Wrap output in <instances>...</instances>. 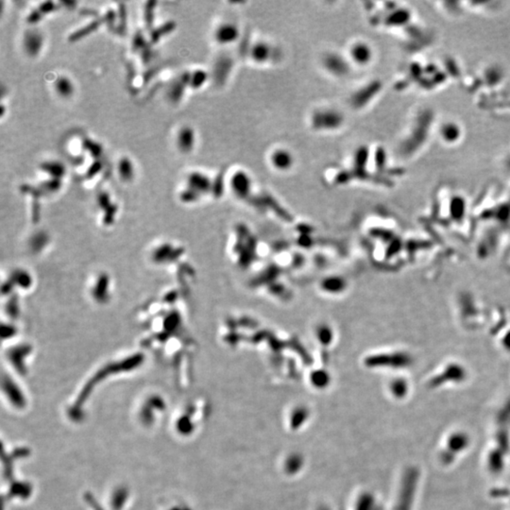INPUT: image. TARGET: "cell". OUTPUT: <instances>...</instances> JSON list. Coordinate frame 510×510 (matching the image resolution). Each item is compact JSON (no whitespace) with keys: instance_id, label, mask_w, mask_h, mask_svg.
<instances>
[{"instance_id":"1","label":"cell","mask_w":510,"mask_h":510,"mask_svg":"<svg viewBox=\"0 0 510 510\" xmlns=\"http://www.w3.org/2000/svg\"><path fill=\"white\" fill-rule=\"evenodd\" d=\"M44 45L43 33L38 29H29L23 35V48L26 55L34 58L39 55Z\"/></svg>"},{"instance_id":"2","label":"cell","mask_w":510,"mask_h":510,"mask_svg":"<svg viewBox=\"0 0 510 510\" xmlns=\"http://www.w3.org/2000/svg\"><path fill=\"white\" fill-rule=\"evenodd\" d=\"M269 163L277 171L286 172L293 167L295 164L294 156L292 152L287 149H275L269 155Z\"/></svg>"},{"instance_id":"3","label":"cell","mask_w":510,"mask_h":510,"mask_svg":"<svg viewBox=\"0 0 510 510\" xmlns=\"http://www.w3.org/2000/svg\"><path fill=\"white\" fill-rule=\"evenodd\" d=\"M190 77L189 72H183L171 82L167 90V98L171 103L177 104L183 99L186 87L190 85Z\"/></svg>"},{"instance_id":"4","label":"cell","mask_w":510,"mask_h":510,"mask_svg":"<svg viewBox=\"0 0 510 510\" xmlns=\"http://www.w3.org/2000/svg\"><path fill=\"white\" fill-rule=\"evenodd\" d=\"M350 58L354 64L358 66H366L371 63L373 58L372 47L365 42L358 41L353 43L349 51Z\"/></svg>"},{"instance_id":"5","label":"cell","mask_w":510,"mask_h":510,"mask_svg":"<svg viewBox=\"0 0 510 510\" xmlns=\"http://www.w3.org/2000/svg\"><path fill=\"white\" fill-rule=\"evenodd\" d=\"M239 30L236 25L231 22L223 23L217 26L215 32V39L220 45H229L238 39Z\"/></svg>"},{"instance_id":"6","label":"cell","mask_w":510,"mask_h":510,"mask_svg":"<svg viewBox=\"0 0 510 510\" xmlns=\"http://www.w3.org/2000/svg\"><path fill=\"white\" fill-rule=\"evenodd\" d=\"M177 146L183 153H189L193 150L195 146V132L191 127L184 126L180 129L177 135Z\"/></svg>"},{"instance_id":"7","label":"cell","mask_w":510,"mask_h":510,"mask_svg":"<svg viewBox=\"0 0 510 510\" xmlns=\"http://www.w3.org/2000/svg\"><path fill=\"white\" fill-rule=\"evenodd\" d=\"M188 188L195 191L197 194L206 193L211 187L210 179L201 172H192L187 177Z\"/></svg>"},{"instance_id":"8","label":"cell","mask_w":510,"mask_h":510,"mask_svg":"<svg viewBox=\"0 0 510 510\" xmlns=\"http://www.w3.org/2000/svg\"><path fill=\"white\" fill-rule=\"evenodd\" d=\"M103 24H104V21L102 19V17L96 18V19L91 21L90 23H88L87 25L81 26L78 30H76L75 32L70 33L67 40L70 43H76L79 40L83 39L86 36L90 35L92 33H95L98 27H100L101 25H103Z\"/></svg>"},{"instance_id":"9","label":"cell","mask_w":510,"mask_h":510,"mask_svg":"<svg viewBox=\"0 0 510 510\" xmlns=\"http://www.w3.org/2000/svg\"><path fill=\"white\" fill-rule=\"evenodd\" d=\"M39 168L41 171L47 174L49 178L52 179H58L62 180L66 173V167L65 164L60 161H45L39 164Z\"/></svg>"},{"instance_id":"10","label":"cell","mask_w":510,"mask_h":510,"mask_svg":"<svg viewBox=\"0 0 510 510\" xmlns=\"http://www.w3.org/2000/svg\"><path fill=\"white\" fill-rule=\"evenodd\" d=\"M176 29L175 21H167L157 27H154L150 33V42L152 45H155L160 42L165 35H168Z\"/></svg>"},{"instance_id":"11","label":"cell","mask_w":510,"mask_h":510,"mask_svg":"<svg viewBox=\"0 0 510 510\" xmlns=\"http://www.w3.org/2000/svg\"><path fill=\"white\" fill-rule=\"evenodd\" d=\"M118 172L119 178L125 182L129 183L134 177V167L129 157L120 158L118 163Z\"/></svg>"},{"instance_id":"12","label":"cell","mask_w":510,"mask_h":510,"mask_svg":"<svg viewBox=\"0 0 510 510\" xmlns=\"http://www.w3.org/2000/svg\"><path fill=\"white\" fill-rule=\"evenodd\" d=\"M55 91L61 98H70L74 94V85L69 78L66 76H60L54 82Z\"/></svg>"},{"instance_id":"13","label":"cell","mask_w":510,"mask_h":510,"mask_svg":"<svg viewBox=\"0 0 510 510\" xmlns=\"http://www.w3.org/2000/svg\"><path fill=\"white\" fill-rule=\"evenodd\" d=\"M82 148L85 151H87L94 161L99 160L103 154V147L100 143L93 140L91 138L85 137L82 140Z\"/></svg>"},{"instance_id":"14","label":"cell","mask_w":510,"mask_h":510,"mask_svg":"<svg viewBox=\"0 0 510 510\" xmlns=\"http://www.w3.org/2000/svg\"><path fill=\"white\" fill-rule=\"evenodd\" d=\"M156 5H157V1H155V0H150L145 4V23H146L147 29H149L150 32L154 29L153 23H154V12H155Z\"/></svg>"},{"instance_id":"15","label":"cell","mask_w":510,"mask_h":510,"mask_svg":"<svg viewBox=\"0 0 510 510\" xmlns=\"http://www.w3.org/2000/svg\"><path fill=\"white\" fill-rule=\"evenodd\" d=\"M127 20H128V17H127L126 5H125V3H119V5H118V27H117V31L121 35H124L125 33H126V30H127Z\"/></svg>"},{"instance_id":"16","label":"cell","mask_w":510,"mask_h":510,"mask_svg":"<svg viewBox=\"0 0 510 510\" xmlns=\"http://www.w3.org/2000/svg\"><path fill=\"white\" fill-rule=\"evenodd\" d=\"M269 53V50H268V47L267 45L265 44H257L255 45L252 51H251V55H252V59L254 60L255 62H260V63H264V62H267L266 60H268V54Z\"/></svg>"},{"instance_id":"17","label":"cell","mask_w":510,"mask_h":510,"mask_svg":"<svg viewBox=\"0 0 510 510\" xmlns=\"http://www.w3.org/2000/svg\"><path fill=\"white\" fill-rule=\"evenodd\" d=\"M207 79V74L205 71L203 70H196L194 72L191 74V77H190V86L193 88V89H199L201 88L204 82L206 81Z\"/></svg>"},{"instance_id":"18","label":"cell","mask_w":510,"mask_h":510,"mask_svg":"<svg viewBox=\"0 0 510 510\" xmlns=\"http://www.w3.org/2000/svg\"><path fill=\"white\" fill-rule=\"evenodd\" d=\"M61 187H62V180L52 179V178H49L46 181H44L43 183H40L39 185L40 189L47 192V193L56 192V191L60 190Z\"/></svg>"},{"instance_id":"19","label":"cell","mask_w":510,"mask_h":510,"mask_svg":"<svg viewBox=\"0 0 510 510\" xmlns=\"http://www.w3.org/2000/svg\"><path fill=\"white\" fill-rule=\"evenodd\" d=\"M131 46H132V50L134 52H138V51L142 52L145 48H147L149 46L148 41L146 40L143 33H141L140 31H138L137 33H135L134 34Z\"/></svg>"},{"instance_id":"20","label":"cell","mask_w":510,"mask_h":510,"mask_svg":"<svg viewBox=\"0 0 510 510\" xmlns=\"http://www.w3.org/2000/svg\"><path fill=\"white\" fill-rule=\"evenodd\" d=\"M58 8H59L58 4L55 3L54 1H45V2H42L39 6L35 8V9L37 10V12H38L40 15L42 17H44L46 14L55 12Z\"/></svg>"},{"instance_id":"21","label":"cell","mask_w":510,"mask_h":510,"mask_svg":"<svg viewBox=\"0 0 510 510\" xmlns=\"http://www.w3.org/2000/svg\"><path fill=\"white\" fill-rule=\"evenodd\" d=\"M103 169V164L100 160H95L90 166L87 168L85 172V177L88 180H91L93 178L97 176Z\"/></svg>"},{"instance_id":"22","label":"cell","mask_w":510,"mask_h":510,"mask_svg":"<svg viewBox=\"0 0 510 510\" xmlns=\"http://www.w3.org/2000/svg\"><path fill=\"white\" fill-rule=\"evenodd\" d=\"M102 19L104 21V24H106L110 29H112L116 25V22L118 21V13H116V11L110 9L102 16Z\"/></svg>"},{"instance_id":"23","label":"cell","mask_w":510,"mask_h":510,"mask_svg":"<svg viewBox=\"0 0 510 510\" xmlns=\"http://www.w3.org/2000/svg\"><path fill=\"white\" fill-rule=\"evenodd\" d=\"M301 465V458L297 456L295 457H292V458H289L288 460H287V465H286V468L288 471L290 472H296L297 470L300 469Z\"/></svg>"},{"instance_id":"24","label":"cell","mask_w":510,"mask_h":510,"mask_svg":"<svg viewBox=\"0 0 510 510\" xmlns=\"http://www.w3.org/2000/svg\"><path fill=\"white\" fill-rule=\"evenodd\" d=\"M98 201L99 205L102 207V208H106L108 209L109 208V205H110V196H109V194L107 192H101L99 195H98Z\"/></svg>"},{"instance_id":"25","label":"cell","mask_w":510,"mask_h":510,"mask_svg":"<svg viewBox=\"0 0 510 510\" xmlns=\"http://www.w3.org/2000/svg\"><path fill=\"white\" fill-rule=\"evenodd\" d=\"M151 53H152V51H151V49L149 48V46L147 48H145L144 50L142 51L141 56H142V61H143L144 64H148L151 61V55H152Z\"/></svg>"},{"instance_id":"26","label":"cell","mask_w":510,"mask_h":510,"mask_svg":"<svg viewBox=\"0 0 510 510\" xmlns=\"http://www.w3.org/2000/svg\"><path fill=\"white\" fill-rule=\"evenodd\" d=\"M321 510H327V509H326V508H325V509H321Z\"/></svg>"}]
</instances>
